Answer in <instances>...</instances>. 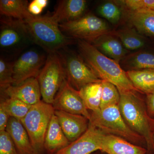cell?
<instances>
[{
  "mask_svg": "<svg viewBox=\"0 0 154 154\" xmlns=\"http://www.w3.org/2000/svg\"><path fill=\"white\" fill-rule=\"evenodd\" d=\"M48 3V0H33L28 5V11L33 16H39Z\"/></svg>",
  "mask_w": 154,
  "mask_h": 154,
  "instance_id": "32",
  "label": "cell"
},
{
  "mask_svg": "<svg viewBox=\"0 0 154 154\" xmlns=\"http://www.w3.org/2000/svg\"><path fill=\"white\" fill-rule=\"evenodd\" d=\"M62 57L67 81L77 91L89 84L102 82L82 57L69 54Z\"/></svg>",
  "mask_w": 154,
  "mask_h": 154,
  "instance_id": "8",
  "label": "cell"
},
{
  "mask_svg": "<svg viewBox=\"0 0 154 154\" xmlns=\"http://www.w3.org/2000/svg\"><path fill=\"white\" fill-rule=\"evenodd\" d=\"M146 103L148 113L152 118L154 116V92L147 95Z\"/></svg>",
  "mask_w": 154,
  "mask_h": 154,
  "instance_id": "34",
  "label": "cell"
},
{
  "mask_svg": "<svg viewBox=\"0 0 154 154\" xmlns=\"http://www.w3.org/2000/svg\"><path fill=\"white\" fill-rule=\"evenodd\" d=\"M86 6L85 0L60 1L52 16L59 24L73 21L82 17Z\"/></svg>",
  "mask_w": 154,
  "mask_h": 154,
  "instance_id": "18",
  "label": "cell"
},
{
  "mask_svg": "<svg viewBox=\"0 0 154 154\" xmlns=\"http://www.w3.org/2000/svg\"><path fill=\"white\" fill-rule=\"evenodd\" d=\"M79 91L88 110L93 112L100 109L102 93V82L89 84Z\"/></svg>",
  "mask_w": 154,
  "mask_h": 154,
  "instance_id": "24",
  "label": "cell"
},
{
  "mask_svg": "<svg viewBox=\"0 0 154 154\" xmlns=\"http://www.w3.org/2000/svg\"><path fill=\"white\" fill-rule=\"evenodd\" d=\"M107 57L119 63L125 57L128 51L115 35L104 34L91 43Z\"/></svg>",
  "mask_w": 154,
  "mask_h": 154,
  "instance_id": "16",
  "label": "cell"
},
{
  "mask_svg": "<svg viewBox=\"0 0 154 154\" xmlns=\"http://www.w3.org/2000/svg\"><path fill=\"white\" fill-rule=\"evenodd\" d=\"M0 154H19L8 133L0 131Z\"/></svg>",
  "mask_w": 154,
  "mask_h": 154,
  "instance_id": "30",
  "label": "cell"
},
{
  "mask_svg": "<svg viewBox=\"0 0 154 154\" xmlns=\"http://www.w3.org/2000/svg\"><path fill=\"white\" fill-rule=\"evenodd\" d=\"M46 60L36 51H28L22 54L14 62L13 85H19L30 78H38Z\"/></svg>",
  "mask_w": 154,
  "mask_h": 154,
  "instance_id": "9",
  "label": "cell"
},
{
  "mask_svg": "<svg viewBox=\"0 0 154 154\" xmlns=\"http://www.w3.org/2000/svg\"><path fill=\"white\" fill-rule=\"evenodd\" d=\"M23 22L30 40L49 54L57 53L72 43L71 38L63 34L52 15H32Z\"/></svg>",
  "mask_w": 154,
  "mask_h": 154,
  "instance_id": "3",
  "label": "cell"
},
{
  "mask_svg": "<svg viewBox=\"0 0 154 154\" xmlns=\"http://www.w3.org/2000/svg\"><path fill=\"white\" fill-rule=\"evenodd\" d=\"M100 151L106 154H146L147 149L113 135L105 134L101 140Z\"/></svg>",
  "mask_w": 154,
  "mask_h": 154,
  "instance_id": "15",
  "label": "cell"
},
{
  "mask_svg": "<svg viewBox=\"0 0 154 154\" xmlns=\"http://www.w3.org/2000/svg\"><path fill=\"white\" fill-rule=\"evenodd\" d=\"M127 50H136L143 47L145 42L142 36L132 28H125L114 33Z\"/></svg>",
  "mask_w": 154,
  "mask_h": 154,
  "instance_id": "25",
  "label": "cell"
},
{
  "mask_svg": "<svg viewBox=\"0 0 154 154\" xmlns=\"http://www.w3.org/2000/svg\"><path fill=\"white\" fill-rule=\"evenodd\" d=\"M105 133L89 123L88 129L76 140L54 154H92L101 150Z\"/></svg>",
  "mask_w": 154,
  "mask_h": 154,
  "instance_id": "11",
  "label": "cell"
},
{
  "mask_svg": "<svg viewBox=\"0 0 154 154\" xmlns=\"http://www.w3.org/2000/svg\"><path fill=\"white\" fill-rule=\"evenodd\" d=\"M98 14L113 24L118 23L121 19L122 11L118 5L113 2H106L97 9Z\"/></svg>",
  "mask_w": 154,
  "mask_h": 154,
  "instance_id": "28",
  "label": "cell"
},
{
  "mask_svg": "<svg viewBox=\"0 0 154 154\" xmlns=\"http://www.w3.org/2000/svg\"><path fill=\"white\" fill-rule=\"evenodd\" d=\"M128 79L137 91L146 95L154 92V69L127 71Z\"/></svg>",
  "mask_w": 154,
  "mask_h": 154,
  "instance_id": "21",
  "label": "cell"
},
{
  "mask_svg": "<svg viewBox=\"0 0 154 154\" xmlns=\"http://www.w3.org/2000/svg\"><path fill=\"white\" fill-rule=\"evenodd\" d=\"M52 105L41 101L30 108L21 120L27 131L35 154H40L44 149L45 134L53 116Z\"/></svg>",
  "mask_w": 154,
  "mask_h": 154,
  "instance_id": "5",
  "label": "cell"
},
{
  "mask_svg": "<svg viewBox=\"0 0 154 154\" xmlns=\"http://www.w3.org/2000/svg\"><path fill=\"white\" fill-rule=\"evenodd\" d=\"M37 79L42 101L52 105L57 94L66 79L62 56L57 53L49 54Z\"/></svg>",
  "mask_w": 154,
  "mask_h": 154,
  "instance_id": "6",
  "label": "cell"
},
{
  "mask_svg": "<svg viewBox=\"0 0 154 154\" xmlns=\"http://www.w3.org/2000/svg\"><path fill=\"white\" fill-rule=\"evenodd\" d=\"M1 91L8 97L19 99L30 106L41 101V91L37 78H30L19 85H12Z\"/></svg>",
  "mask_w": 154,
  "mask_h": 154,
  "instance_id": "14",
  "label": "cell"
},
{
  "mask_svg": "<svg viewBox=\"0 0 154 154\" xmlns=\"http://www.w3.org/2000/svg\"><path fill=\"white\" fill-rule=\"evenodd\" d=\"M118 107L128 126L144 140L148 151L154 152V119L149 116L143 101L136 92H119Z\"/></svg>",
  "mask_w": 154,
  "mask_h": 154,
  "instance_id": "2",
  "label": "cell"
},
{
  "mask_svg": "<svg viewBox=\"0 0 154 154\" xmlns=\"http://www.w3.org/2000/svg\"><path fill=\"white\" fill-rule=\"evenodd\" d=\"M81 56L102 81L113 84L119 92H137L119 63L107 57L88 42L78 40Z\"/></svg>",
  "mask_w": 154,
  "mask_h": 154,
  "instance_id": "1",
  "label": "cell"
},
{
  "mask_svg": "<svg viewBox=\"0 0 154 154\" xmlns=\"http://www.w3.org/2000/svg\"><path fill=\"white\" fill-rule=\"evenodd\" d=\"M32 106L19 99L10 97L2 100L0 104V107L5 110L10 117L20 121L26 116Z\"/></svg>",
  "mask_w": 154,
  "mask_h": 154,
  "instance_id": "26",
  "label": "cell"
},
{
  "mask_svg": "<svg viewBox=\"0 0 154 154\" xmlns=\"http://www.w3.org/2000/svg\"><path fill=\"white\" fill-rule=\"evenodd\" d=\"M102 93L100 109L118 105L120 100V94L117 88L113 84L102 81Z\"/></svg>",
  "mask_w": 154,
  "mask_h": 154,
  "instance_id": "27",
  "label": "cell"
},
{
  "mask_svg": "<svg viewBox=\"0 0 154 154\" xmlns=\"http://www.w3.org/2000/svg\"><path fill=\"white\" fill-rule=\"evenodd\" d=\"M146 154H154V152H153L148 151L147 153Z\"/></svg>",
  "mask_w": 154,
  "mask_h": 154,
  "instance_id": "35",
  "label": "cell"
},
{
  "mask_svg": "<svg viewBox=\"0 0 154 154\" xmlns=\"http://www.w3.org/2000/svg\"><path fill=\"white\" fill-rule=\"evenodd\" d=\"M68 139L54 114L51 118L45 134L44 149L49 154H54L69 144Z\"/></svg>",
  "mask_w": 154,
  "mask_h": 154,
  "instance_id": "19",
  "label": "cell"
},
{
  "mask_svg": "<svg viewBox=\"0 0 154 154\" xmlns=\"http://www.w3.org/2000/svg\"><path fill=\"white\" fill-rule=\"evenodd\" d=\"M121 2L129 11L149 9L154 11V0H125Z\"/></svg>",
  "mask_w": 154,
  "mask_h": 154,
  "instance_id": "31",
  "label": "cell"
},
{
  "mask_svg": "<svg viewBox=\"0 0 154 154\" xmlns=\"http://www.w3.org/2000/svg\"><path fill=\"white\" fill-rule=\"evenodd\" d=\"M14 63H10L1 57L0 59V86L3 91L14 84L13 67Z\"/></svg>",
  "mask_w": 154,
  "mask_h": 154,
  "instance_id": "29",
  "label": "cell"
},
{
  "mask_svg": "<svg viewBox=\"0 0 154 154\" xmlns=\"http://www.w3.org/2000/svg\"><path fill=\"white\" fill-rule=\"evenodd\" d=\"M6 131L12 139L19 154H35L28 132L20 120L10 117Z\"/></svg>",
  "mask_w": 154,
  "mask_h": 154,
  "instance_id": "17",
  "label": "cell"
},
{
  "mask_svg": "<svg viewBox=\"0 0 154 154\" xmlns=\"http://www.w3.org/2000/svg\"><path fill=\"white\" fill-rule=\"evenodd\" d=\"M60 30L68 35L92 43L100 36L109 33L110 29L103 19L92 14L59 24Z\"/></svg>",
  "mask_w": 154,
  "mask_h": 154,
  "instance_id": "7",
  "label": "cell"
},
{
  "mask_svg": "<svg viewBox=\"0 0 154 154\" xmlns=\"http://www.w3.org/2000/svg\"><path fill=\"white\" fill-rule=\"evenodd\" d=\"M54 110L85 116L88 119L91 113L86 107L79 91L66 80L56 96L52 104Z\"/></svg>",
  "mask_w": 154,
  "mask_h": 154,
  "instance_id": "10",
  "label": "cell"
},
{
  "mask_svg": "<svg viewBox=\"0 0 154 154\" xmlns=\"http://www.w3.org/2000/svg\"><path fill=\"white\" fill-rule=\"evenodd\" d=\"M122 61L123 66L128 70L154 69V54L151 53L137 51L126 56Z\"/></svg>",
  "mask_w": 154,
  "mask_h": 154,
  "instance_id": "23",
  "label": "cell"
},
{
  "mask_svg": "<svg viewBox=\"0 0 154 154\" xmlns=\"http://www.w3.org/2000/svg\"><path fill=\"white\" fill-rule=\"evenodd\" d=\"M128 18L130 23L141 35L143 34L154 37L153 10H128Z\"/></svg>",
  "mask_w": 154,
  "mask_h": 154,
  "instance_id": "20",
  "label": "cell"
},
{
  "mask_svg": "<svg viewBox=\"0 0 154 154\" xmlns=\"http://www.w3.org/2000/svg\"><path fill=\"white\" fill-rule=\"evenodd\" d=\"M1 22L0 46L2 49L15 48L27 38L30 39L23 21L8 18L2 19Z\"/></svg>",
  "mask_w": 154,
  "mask_h": 154,
  "instance_id": "12",
  "label": "cell"
},
{
  "mask_svg": "<svg viewBox=\"0 0 154 154\" xmlns=\"http://www.w3.org/2000/svg\"><path fill=\"white\" fill-rule=\"evenodd\" d=\"M28 1L23 0H1V15L17 20H26L32 16L28 10Z\"/></svg>",
  "mask_w": 154,
  "mask_h": 154,
  "instance_id": "22",
  "label": "cell"
},
{
  "mask_svg": "<svg viewBox=\"0 0 154 154\" xmlns=\"http://www.w3.org/2000/svg\"><path fill=\"white\" fill-rule=\"evenodd\" d=\"M89 123L101 130L106 134L122 138L137 145L144 140L135 132L125 122L118 105H114L92 112Z\"/></svg>",
  "mask_w": 154,
  "mask_h": 154,
  "instance_id": "4",
  "label": "cell"
},
{
  "mask_svg": "<svg viewBox=\"0 0 154 154\" xmlns=\"http://www.w3.org/2000/svg\"><path fill=\"white\" fill-rule=\"evenodd\" d=\"M54 114L70 143L76 140L88 129L89 120L83 116L55 110Z\"/></svg>",
  "mask_w": 154,
  "mask_h": 154,
  "instance_id": "13",
  "label": "cell"
},
{
  "mask_svg": "<svg viewBox=\"0 0 154 154\" xmlns=\"http://www.w3.org/2000/svg\"><path fill=\"white\" fill-rule=\"evenodd\" d=\"M104 154H105V153H104Z\"/></svg>",
  "mask_w": 154,
  "mask_h": 154,
  "instance_id": "36",
  "label": "cell"
},
{
  "mask_svg": "<svg viewBox=\"0 0 154 154\" xmlns=\"http://www.w3.org/2000/svg\"></svg>",
  "mask_w": 154,
  "mask_h": 154,
  "instance_id": "37",
  "label": "cell"
},
{
  "mask_svg": "<svg viewBox=\"0 0 154 154\" xmlns=\"http://www.w3.org/2000/svg\"><path fill=\"white\" fill-rule=\"evenodd\" d=\"M10 118L8 113L0 107V131H6Z\"/></svg>",
  "mask_w": 154,
  "mask_h": 154,
  "instance_id": "33",
  "label": "cell"
}]
</instances>
